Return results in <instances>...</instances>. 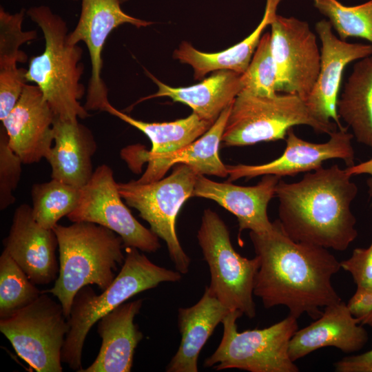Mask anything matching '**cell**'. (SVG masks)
Segmentation results:
<instances>
[{
    "label": "cell",
    "mask_w": 372,
    "mask_h": 372,
    "mask_svg": "<svg viewBox=\"0 0 372 372\" xmlns=\"http://www.w3.org/2000/svg\"><path fill=\"white\" fill-rule=\"evenodd\" d=\"M105 112L136 127L149 138L152 143L151 149L139 150L148 156L175 152L198 139L214 124L202 119L194 112L186 118L172 122H145L119 111L110 103L107 105Z\"/></svg>",
    "instance_id": "cell-27"
},
{
    "label": "cell",
    "mask_w": 372,
    "mask_h": 372,
    "mask_svg": "<svg viewBox=\"0 0 372 372\" xmlns=\"http://www.w3.org/2000/svg\"><path fill=\"white\" fill-rule=\"evenodd\" d=\"M69 329L61 304L43 291L29 305L0 319L1 332L37 372L63 371L62 349Z\"/></svg>",
    "instance_id": "cell-10"
},
{
    "label": "cell",
    "mask_w": 372,
    "mask_h": 372,
    "mask_svg": "<svg viewBox=\"0 0 372 372\" xmlns=\"http://www.w3.org/2000/svg\"><path fill=\"white\" fill-rule=\"evenodd\" d=\"M338 165L307 172L300 180L282 178L276 189L278 220L296 242L344 251L358 236L351 205L358 188Z\"/></svg>",
    "instance_id": "cell-2"
},
{
    "label": "cell",
    "mask_w": 372,
    "mask_h": 372,
    "mask_svg": "<svg viewBox=\"0 0 372 372\" xmlns=\"http://www.w3.org/2000/svg\"><path fill=\"white\" fill-rule=\"evenodd\" d=\"M361 324L362 325H369L372 327V313L369 314L366 318H364Z\"/></svg>",
    "instance_id": "cell-39"
},
{
    "label": "cell",
    "mask_w": 372,
    "mask_h": 372,
    "mask_svg": "<svg viewBox=\"0 0 372 372\" xmlns=\"http://www.w3.org/2000/svg\"><path fill=\"white\" fill-rule=\"evenodd\" d=\"M119 0H81V13L74 30L68 33L71 44L83 42L88 50L91 74L84 107L87 111H104L110 103L108 88L102 78L103 50L110 34L125 23L137 28L153 23L125 13Z\"/></svg>",
    "instance_id": "cell-13"
},
{
    "label": "cell",
    "mask_w": 372,
    "mask_h": 372,
    "mask_svg": "<svg viewBox=\"0 0 372 372\" xmlns=\"http://www.w3.org/2000/svg\"><path fill=\"white\" fill-rule=\"evenodd\" d=\"M316 31L321 42L320 70L316 84L304 101L320 120L332 122L339 130L342 125L337 104L344 68L355 61L372 55V44L349 43L336 36L327 19L318 21Z\"/></svg>",
    "instance_id": "cell-15"
},
{
    "label": "cell",
    "mask_w": 372,
    "mask_h": 372,
    "mask_svg": "<svg viewBox=\"0 0 372 372\" xmlns=\"http://www.w3.org/2000/svg\"><path fill=\"white\" fill-rule=\"evenodd\" d=\"M121 3H125L126 1H127L128 0H119Z\"/></svg>",
    "instance_id": "cell-40"
},
{
    "label": "cell",
    "mask_w": 372,
    "mask_h": 372,
    "mask_svg": "<svg viewBox=\"0 0 372 372\" xmlns=\"http://www.w3.org/2000/svg\"><path fill=\"white\" fill-rule=\"evenodd\" d=\"M249 238L260 262L254 294L266 309L284 305L296 318L307 313L316 320L320 308L342 301L331 282L340 262L328 249L293 240L278 219Z\"/></svg>",
    "instance_id": "cell-1"
},
{
    "label": "cell",
    "mask_w": 372,
    "mask_h": 372,
    "mask_svg": "<svg viewBox=\"0 0 372 372\" xmlns=\"http://www.w3.org/2000/svg\"><path fill=\"white\" fill-rule=\"evenodd\" d=\"M26 10L10 14L0 8V68L26 63L28 57L20 47L37 37L36 30L23 31L22 23Z\"/></svg>",
    "instance_id": "cell-32"
},
{
    "label": "cell",
    "mask_w": 372,
    "mask_h": 372,
    "mask_svg": "<svg viewBox=\"0 0 372 372\" xmlns=\"http://www.w3.org/2000/svg\"><path fill=\"white\" fill-rule=\"evenodd\" d=\"M301 125L329 135L338 127L333 121L318 118L298 95L262 96L241 91L232 103L222 142L227 146H244L285 140L290 128Z\"/></svg>",
    "instance_id": "cell-6"
},
{
    "label": "cell",
    "mask_w": 372,
    "mask_h": 372,
    "mask_svg": "<svg viewBox=\"0 0 372 372\" xmlns=\"http://www.w3.org/2000/svg\"><path fill=\"white\" fill-rule=\"evenodd\" d=\"M80 189L53 178L33 185L32 209L35 220L43 227L53 229L62 217L76 207Z\"/></svg>",
    "instance_id": "cell-28"
},
{
    "label": "cell",
    "mask_w": 372,
    "mask_h": 372,
    "mask_svg": "<svg viewBox=\"0 0 372 372\" xmlns=\"http://www.w3.org/2000/svg\"><path fill=\"white\" fill-rule=\"evenodd\" d=\"M345 169L351 176L354 175L368 174L369 176L367 180L369 194L372 196V158L359 164H354L352 166L347 167Z\"/></svg>",
    "instance_id": "cell-38"
},
{
    "label": "cell",
    "mask_w": 372,
    "mask_h": 372,
    "mask_svg": "<svg viewBox=\"0 0 372 372\" xmlns=\"http://www.w3.org/2000/svg\"><path fill=\"white\" fill-rule=\"evenodd\" d=\"M54 118L39 87L26 84L14 107L1 121L10 148L23 164L48 157L54 142Z\"/></svg>",
    "instance_id": "cell-17"
},
{
    "label": "cell",
    "mask_w": 372,
    "mask_h": 372,
    "mask_svg": "<svg viewBox=\"0 0 372 372\" xmlns=\"http://www.w3.org/2000/svg\"><path fill=\"white\" fill-rule=\"evenodd\" d=\"M62 1H76L78 0H62Z\"/></svg>",
    "instance_id": "cell-41"
},
{
    "label": "cell",
    "mask_w": 372,
    "mask_h": 372,
    "mask_svg": "<svg viewBox=\"0 0 372 372\" xmlns=\"http://www.w3.org/2000/svg\"><path fill=\"white\" fill-rule=\"evenodd\" d=\"M198 175L192 167L176 164L168 176L156 181L118 183L122 198L165 242L176 269L182 274L188 272L191 260L178 238L176 221L183 203L192 197Z\"/></svg>",
    "instance_id": "cell-9"
},
{
    "label": "cell",
    "mask_w": 372,
    "mask_h": 372,
    "mask_svg": "<svg viewBox=\"0 0 372 372\" xmlns=\"http://www.w3.org/2000/svg\"><path fill=\"white\" fill-rule=\"evenodd\" d=\"M337 110L356 141L372 149V55L354 64Z\"/></svg>",
    "instance_id": "cell-26"
},
{
    "label": "cell",
    "mask_w": 372,
    "mask_h": 372,
    "mask_svg": "<svg viewBox=\"0 0 372 372\" xmlns=\"http://www.w3.org/2000/svg\"><path fill=\"white\" fill-rule=\"evenodd\" d=\"M240 80L241 91L262 96L278 94L269 32L262 34L247 68L241 74Z\"/></svg>",
    "instance_id": "cell-31"
},
{
    "label": "cell",
    "mask_w": 372,
    "mask_h": 372,
    "mask_svg": "<svg viewBox=\"0 0 372 372\" xmlns=\"http://www.w3.org/2000/svg\"><path fill=\"white\" fill-rule=\"evenodd\" d=\"M125 258L112 284L101 294L90 285L75 295L68 322L70 329L62 349L61 360L71 369H82V351L93 325L105 315L134 296L154 288L160 283L178 282L182 273L158 266L135 247L125 248Z\"/></svg>",
    "instance_id": "cell-5"
},
{
    "label": "cell",
    "mask_w": 372,
    "mask_h": 372,
    "mask_svg": "<svg viewBox=\"0 0 372 372\" xmlns=\"http://www.w3.org/2000/svg\"><path fill=\"white\" fill-rule=\"evenodd\" d=\"M346 304L351 314L361 324L372 313V289L357 287Z\"/></svg>",
    "instance_id": "cell-36"
},
{
    "label": "cell",
    "mask_w": 372,
    "mask_h": 372,
    "mask_svg": "<svg viewBox=\"0 0 372 372\" xmlns=\"http://www.w3.org/2000/svg\"><path fill=\"white\" fill-rule=\"evenodd\" d=\"M4 250L35 285H47L58 277V247L53 229L41 226L34 219L32 207L21 204L14 211Z\"/></svg>",
    "instance_id": "cell-16"
},
{
    "label": "cell",
    "mask_w": 372,
    "mask_h": 372,
    "mask_svg": "<svg viewBox=\"0 0 372 372\" xmlns=\"http://www.w3.org/2000/svg\"><path fill=\"white\" fill-rule=\"evenodd\" d=\"M123 200L112 169L102 164L80 189L78 205L67 217L72 222L94 223L113 231L125 248L156 252L161 247L158 237L134 217Z\"/></svg>",
    "instance_id": "cell-11"
},
{
    "label": "cell",
    "mask_w": 372,
    "mask_h": 372,
    "mask_svg": "<svg viewBox=\"0 0 372 372\" xmlns=\"http://www.w3.org/2000/svg\"><path fill=\"white\" fill-rule=\"evenodd\" d=\"M53 134L54 144L45 158L51 178L81 188L94 173L92 158L97 145L92 132L78 119L55 116Z\"/></svg>",
    "instance_id": "cell-21"
},
{
    "label": "cell",
    "mask_w": 372,
    "mask_h": 372,
    "mask_svg": "<svg viewBox=\"0 0 372 372\" xmlns=\"http://www.w3.org/2000/svg\"><path fill=\"white\" fill-rule=\"evenodd\" d=\"M230 311L206 287L193 306L178 310L181 335L178 349L167 364V372H198L200 352L217 325Z\"/></svg>",
    "instance_id": "cell-23"
},
{
    "label": "cell",
    "mask_w": 372,
    "mask_h": 372,
    "mask_svg": "<svg viewBox=\"0 0 372 372\" xmlns=\"http://www.w3.org/2000/svg\"><path fill=\"white\" fill-rule=\"evenodd\" d=\"M242 315L235 310L225 317L220 342L205 359L204 366L217 371L298 372L299 369L289 354L290 340L298 330V318L289 314L269 327L238 332L236 320Z\"/></svg>",
    "instance_id": "cell-7"
},
{
    "label": "cell",
    "mask_w": 372,
    "mask_h": 372,
    "mask_svg": "<svg viewBox=\"0 0 372 372\" xmlns=\"http://www.w3.org/2000/svg\"><path fill=\"white\" fill-rule=\"evenodd\" d=\"M26 14L41 30L43 52L30 59L25 77L40 89L56 117L77 120L90 116L79 101L86 92L81 83L83 49L68 41L66 22L46 6L30 8Z\"/></svg>",
    "instance_id": "cell-4"
},
{
    "label": "cell",
    "mask_w": 372,
    "mask_h": 372,
    "mask_svg": "<svg viewBox=\"0 0 372 372\" xmlns=\"http://www.w3.org/2000/svg\"><path fill=\"white\" fill-rule=\"evenodd\" d=\"M145 73L157 85L158 90L139 99L136 103L154 98L169 97L174 102L188 105L200 118L212 123L242 90V74L231 70L215 71L200 83L184 87L169 86L149 72L145 70Z\"/></svg>",
    "instance_id": "cell-24"
},
{
    "label": "cell",
    "mask_w": 372,
    "mask_h": 372,
    "mask_svg": "<svg viewBox=\"0 0 372 372\" xmlns=\"http://www.w3.org/2000/svg\"><path fill=\"white\" fill-rule=\"evenodd\" d=\"M42 293L3 249L0 256V319L12 316Z\"/></svg>",
    "instance_id": "cell-30"
},
{
    "label": "cell",
    "mask_w": 372,
    "mask_h": 372,
    "mask_svg": "<svg viewBox=\"0 0 372 372\" xmlns=\"http://www.w3.org/2000/svg\"><path fill=\"white\" fill-rule=\"evenodd\" d=\"M281 177L267 174L254 186H240L231 182L218 183L204 175H198L192 197L214 200L236 216L239 235L245 229L255 233L269 231L272 222L267 215V206L276 196Z\"/></svg>",
    "instance_id": "cell-18"
},
{
    "label": "cell",
    "mask_w": 372,
    "mask_h": 372,
    "mask_svg": "<svg viewBox=\"0 0 372 372\" xmlns=\"http://www.w3.org/2000/svg\"><path fill=\"white\" fill-rule=\"evenodd\" d=\"M282 0H267L262 19L256 29L245 39L218 52L206 53L183 41L174 50L173 57L181 63L188 64L194 70L195 79L217 70H227L239 74L245 72L259 43L265 28L276 18L278 6Z\"/></svg>",
    "instance_id": "cell-25"
},
{
    "label": "cell",
    "mask_w": 372,
    "mask_h": 372,
    "mask_svg": "<svg viewBox=\"0 0 372 372\" xmlns=\"http://www.w3.org/2000/svg\"><path fill=\"white\" fill-rule=\"evenodd\" d=\"M368 339L362 324L351 314L346 303L340 301L325 307L313 322L296 331L289 342V354L296 362L327 347L355 353L363 348Z\"/></svg>",
    "instance_id": "cell-19"
},
{
    "label": "cell",
    "mask_w": 372,
    "mask_h": 372,
    "mask_svg": "<svg viewBox=\"0 0 372 372\" xmlns=\"http://www.w3.org/2000/svg\"><path fill=\"white\" fill-rule=\"evenodd\" d=\"M23 162L8 144L5 129L0 127V209L15 202L13 192L20 180Z\"/></svg>",
    "instance_id": "cell-33"
},
{
    "label": "cell",
    "mask_w": 372,
    "mask_h": 372,
    "mask_svg": "<svg viewBox=\"0 0 372 372\" xmlns=\"http://www.w3.org/2000/svg\"><path fill=\"white\" fill-rule=\"evenodd\" d=\"M333 366L337 372H372V348L363 353L344 357Z\"/></svg>",
    "instance_id": "cell-37"
},
{
    "label": "cell",
    "mask_w": 372,
    "mask_h": 372,
    "mask_svg": "<svg viewBox=\"0 0 372 372\" xmlns=\"http://www.w3.org/2000/svg\"><path fill=\"white\" fill-rule=\"evenodd\" d=\"M347 130H336L327 142L316 143L300 138L290 128L285 138V149L280 157L261 165H226L229 176L227 181L267 174L280 177L295 176L314 171L322 167L324 161L335 158L342 160L347 167L352 166L355 164L353 135Z\"/></svg>",
    "instance_id": "cell-14"
},
{
    "label": "cell",
    "mask_w": 372,
    "mask_h": 372,
    "mask_svg": "<svg viewBox=\"0 0 372 372\" xmlns=\"http://www.w3.org/2000/svg\"><path fill=\"white\" fill-rule=\"evenodd\" d=\"M27 69L10 65L0 68V120L14 107L26 85Z\"/></svg>",
    "instance_id": "cell-34"
},
{
    "label": "cell",
    "mask_w": 372,
    "mask_h": 372,
    "mask_svg": "<svg viewBox=\"0 0 372 372\" xmlns=\"http://www.w3.org/2000/svg\"><path fill=\"white\" fill-rule=\"evenodd\" d=\"M232 103L221 112L204 134L189 145L172 153L156 156L145 155L138 151V158L148 164L143 174L136 181L148 183L158 180L176 164H186L198 175L227 177L228 171L219 156V145Z\"/></svg>",
    "instance_id": "cell-22"
},
{
    "label": "cell",
    "mask_w": 372,
    "mask_h": 372,
    "mask_svg": "<svg viewBox=\"0 0 372 372\" xmlns=\"http://www.w3.org/2000/svg\"><path fill=\"white\" fill-rule=\"evenodd\" d=\"M340 268L348 271L357 287L372 289V242L367 248H355L351 256L340 262Z\"/></svg>",
    "instance_id": "cell-35"
},
{
    "label": "cell",
    "mask_w": 372,
    "mask_h": 372,
    "mask_svg": "<svg viewBox=\"0 0 372 372\" xmlns=\"http://www.w3.org/2000/svg\"><path fill=\"white\" fill-rule=\"evenodd\" d=\"M53 230L58 240L59 271L54 286L43 292L56 297L68 319L79 289L96 285L103 291L112 284L125 260L124 246L117 234L94 223L57 224Z\"/></svg>",
    "instance_id": "cell-3"
},
{
    "label": "cell",
    "mask_w": 372,
    "mask_h": 372,
    "mask_svg": "<svg viewBox=\"0 0 372 372\" xmlns=\"http://www.w3.org/2000/svg\"><path fill=\"white\" fill-rule=\"evenodd\" d=\"M197 240L209 266L211 293L229 310L240 311L253 318L256 316L253 296L259 258L256 256L249 259L236 251L226 224L211 209L203 211Z\"/></svg>",
    "instance_id": "cell-8"
},
{
    "label": "cell",
    "mask_w": 372,
    "mask_h": 372,
    "mask_svg": "<svg viewBox=\"0 0 372 372\" xmlns=\"http://www.w3.org/2000/svg\"><path fill=\"white\" fill-rule=\"evenodd\" d=\"M142 305V299L124 302L98 321L102 340L99 352L88 367L79 372L131 371L135 349L143 338L134 322Z\"/></svg>",
    "instance_id": "cell-20"
},
{
    "label": "cell",
    "mask_w": 372,
    "mask_h": 372,
    "mask_svg": "<svg viewBox=\"0 0 372 372\" xmlns=\"http://www.w3.org/2000/svg\"><path fill=\"white\" fill-rule=\"evenodd\" d=\"M270 26L276 91L296 94L305 101L320 70L316 35L307 21L293 17L277 14Z\"/></svg>",
    "instance_id": "cell-12"
},
{
    "label": "cell",
    "mask_w": 372,
    "mask_h": 372,
    "mask_svg": "<svg viewBox=\"0 0 372 372\" xmlns=\"http://www.w3.org/2000/svg\"><path fill=\"white\" fill-rule=\"evenodd\" d=\"M312 1L340 39L360 38L372 44V0L354 6H344L338 0Z\"/></svg>",
    "instance_id": "cell-29"
}]
</instances>
